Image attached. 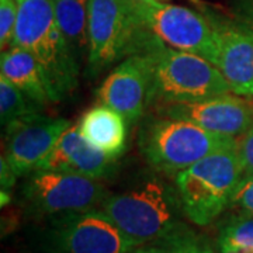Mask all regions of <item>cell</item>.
I'll return each mask as SVG.
<instances>
[{"label": "cell", "mask_w": 253, "mask_h": 253, "mask_svg": "<svg viewBox=\"0 0 253 253\" xmlns=\"http://www.w3.org/2000/svg\"><path fill=\"white\" fill-rule=\"evenodd\" d=\"M162 117L189 121L207 131L239 138L253 126V103L246 97L224 94L189 104L159 106Z\"/></svg>", "instance_id": "obj_13"}, {"label": "cell", "mask_w": 253, "mask_h": 253, "mask_svg": "<svg viewBox=\"0 0 253 253\" xmlns=\"http://www.w3.org/2000/svg\"><path fill=\"white\" fill-rule=\"evenodd\" d=\"M58 26L76 59L89 56V0H54Z\"/></svg>", "instance_id": "obj_17"}, {"label": "cell", "mask_w": 253, "mask_h": 253, "mask_svg": "<svg viewBox=\"0 0 253 253\" xmlns=\"http://www.w3.org/2000/svg\"><path fill=\"white\" fill-rule=\"evenodd\" d=\"M152 72L151 52L126 56L101 83L97 90L100 103L117 111L128 126H134L152 104Z\"/></svg>", "instance_id": "obj_10"}, {"label": "cell", "mask_w": 253, "mask_h": 253, "mask_svg": "<svg viewBox=\"0 0 253 253\" xmlns=\"http://www.w3.org/2000/svg\"><path fill=\"white\" fill-rule=\"evenodd\" d=\"M1 76H4L36 106H44L51 101L48 84L41 66L28 51L20 46H11L1 52Z\"/></svg>", "instance_id": "obj_16"}, {"label": "cell", "mask_w": 253, "mask_h": 253, "mask_svg": "<svg viewBox=\"0 0 253 253\" xmlns=\"http://www.w3.org/2000/svg\"><path fill=\"white\" fill-rule=\"evenodd\" d=\"M146 52L154 61L152 103L189 104L232 93L217 66L200 55L170 48L161 40Z\"/></svg>", "instance_id": "obj_6"}, {"label": "cell", "mask_w": 253, "mask_h": 253, "mask_svg": "<svg viewBox=\"0 0 253 253\" xmlns=\"http://www.w3.org/2000/svg\"><path fill=\"white\" fill-rule=\"evenodd\" d=\"M126 121L104 104L89 109L78 123L83 138L100 152L118 159L126 152Z\"/></svg>", "instance_id": "obj_15"}, {"label": "cell", "mask_w": 253, "mask_h": 253, "mask_svg": "<svg viewBox=\"0 0 253 253\" xmlns=\"http://www.w3.org/2000/svg\"><path fill=\"white\" fill-rule=\"evenodd\" d=\"M158 40L138 18L131 0H89L87 76L96 78L117 61L144 54Z\"/></svg>", "instance_id": "obj_5"}, {"label": "cell", "mask_w": 253, "mask_h": 253, "mask_svg": "<svg viewBox=\"0 0 253 253\" xmlns=\"http://www.w3.org/2000/svg\"><path fill=\"white\" fill-rule=\"evenodd\" d=\"M234 14L236 21L253 33V0H238Z\"/></svg>", "instance_id": "obj_24"}, {"label": "cell", "mask_w": 253, "mask_h": 253, "mask_svg": "<svg viewBox=\"0 0 253 253\" xmlns=\"http://www.w3.org/2000/svg\"><path fill=\"white\" fill-rule=\"evenodd\" d=\"M40 111L38 106L23 94L4 76H0V121L1 126H7L18 118Z\"/></svg>", "instance_id": "obj_19"}, {"label": "cell", "mask_w": 253, "mask_h": 253, "mask_svg": "<svg viewBox=\"0 0 253 253\" xmlns=\"http://www.w3.org/2000/svg\"><path fill=\"white\" fill-rule=\"evenodd\" d=\"M239 154L244 163L245 176L253 174V126L239 136Z\"/></svg>", "instance_id": "obj_23"}, {"label": "cell", "mask_w": 253, "mask_h": 253, "mask_svg": "<svg viewBox=\"0 0 253 253\" xmlns=\"http://www.w3.org/2000/svg\"><path fill=\"white\" fill-rule=\"evenodd\" d=\"M109 190L91 177L68 172L33 170L21 186V199L28 214L55 217L101 207Z\"/></svg>", "instance_id": "obj_7"}, {"label": "cell", "mask_w": 253, "mask_h": 253, "mask_svg": "<svg viewBox=\"0 0 253 253\" xmlns=\"http://www.w3.org/2000/svg\"><path fill=\"white\" fill-rule=\"evenodd\" d=\"M200 9L215 30L217 55L214 65L234 94L253 97V33L235 18L229 20L203 4Z\"/></svg>", "instance_id": "obj_12"}, {"label": "cell", "mask_w": 253, "mask_h": 253, "mask_svg": "<svg viewBox=\"0 0 253 253\" xmlns=\"http://www.w3.org/2000/svg\"><path fill=\"white\" fill-rule=\"evenodd\" d=\"M138 18L156 38L170 48L200 55L214 63L215 30L201 11L158 0H131Z\"/></svg>", "instance_id": "obj_9"}, {"label": "cell", "mask_w": 253, "mask_h": 253, "mask_svg": "<svg viewBox=\"0 0 253 253\" xmlns=\"http://www.w3.org/2000/svg\"><path fill=\"white\" fill-rule=\"evenodd\" d=\"M239 138L207 131L189 121L155 117L139 131V151L159 173L177 174L217 151L238 148Z\"/></svg>", "instance_id": "obj_4"}, {"label": "cell", "mask_w": 253, "mask_h": 253, "mask_svg": "<svg viewBox=\"0 0 253 253\" xmlns=\"http://www.w3.org/2000/svg\"><path fill=\"white\" fill-rule=\"evenodd\" d=\"M117 161L91 146L81 134L78 124L71 126L49 154L38 163V170L68 172L104 180L117 170Z\"/></svg>", "instance_id": "obj_14"}, {"label": "cell", "mask_w": 253, "mask_h": 253, "mask_svg": "<svg viewBox=\"0 0 253 253\" xmlns=\"http://www.w3.org/2000/svg\"><path fill=\"white\" fill-rule=\"evenodd\" d=\"M44 244L49 253H132L136 248L100 208L51 217Z\"/></svg>", "instance_id": "obj_8"}, {"label": "cell", "mask_w": 253, "mask_h": 253, "mask_svg": "<svg viewBox=\"0 0 253 253\" xmlns=\"http://www.w3.org/2000/svg\"><path fill=\"white\" fill-rule=\"evenodd\" d=\"M132 253H170L161 245H141L136 246Z\"/></svg>", "instance_id": "obj_25"}, {"label": "cell", "mask_w": 253, "mask_h": 253, "mask_svg": "<svg viewBox=\"0 0 253 253\" xmlns=\"http://www.w3.org/2000/svg\"><path fill=\"white\" fill-rule=\"evenodd\" d=\"M158 245L170 253H218L203 236L197 235L187 225Z\"/></svg>", "instance_id": "obj_20"}, {"label": "cell", "mask_w": 253, "mask_h": 253, "mask_svg": "<svg viewBox=\"0 0 253 253\" xmlns=\"http://www.w3.org/2000/svg\"><path fill=\"white\" fill-rule=\"evenodd\" d=\"M218 253H253V217L241 214L221 228Z\"/></svg>", "instance_id": "obj_18"}, {"label": "cell", "mask_w": 253, "mask_h": 253, "mask_svg": "<svg viewBox=\"0 0 253 253\" xmlns=\"http://www.w3.org/2000/svg\"><path fill=\"white\" fill-rule=\"evenodd\" d=\"M72 126L65 118L44 116L40 111L13 121L6 128V152L3 156L20 177L36 170L62 134Z\"/></svg>", "instance_id": "obj_11"}, {"label": "cell", "mask_w": 253, "mask_h": 253, "mask_svg": "<svg viewBox=\"0 0 253 253\" xmlns=\"http://www.w3.org/2000/svg\"><path fill=\"white\" fill-rule=\"evenodd\" d=\"M245 169L238 148L208 155L177 173L174 184L184 215L199 226H207L231 206Z\"/></svg>", "instance_id": "obj_3"}, {"label": "cell", "mask_w": 253, "mask_h": 253, "mask_svg": "<svg viewBox=\"0 0 253 253\" xmlns=\"http://www.w3.org/2000/svg\"><path fill=\"white\" fill-rule=\"evenodd\" d=\"M17 14V0H0V48H1V52L9 51L13 46Z\"/></svg>", "instance_id": "obj_21"}, {"label": "cell", "mask_w": 253, "mask_h": 253, "mask_svg": "<svg viewBox=\"0 0 253 253\" xmlns=\"http://www.w3.org/2000/svg\"><path fill=\"white\" fill-rule=\"evenodd\" d=\"M100 210L136 246L161 244L186 226L179 191L159 176H146L124 191L110 193Z\"/></svg>", "instance_id": "obj_1"}, {"label": "cell", "mask_w": 253, "mask_h": 253, "mask_svg": "<svg viewBox=\"0 0 253 253\" xmlns=\"http://www.w3.org/2000/svg\"><path fill=\"white\" fill-rule=\"evenodd\" d=\"M229 207L236 208L241 211V214L253 217V174L244 176L231 200Z\"/></svg>", "instance_id": "obj_22"}, {"label": "cell", "mask_w": 253, "mask_h": 253, "mask_svg": "<svg viewBox=\"0 0 253 253\" xmlns=\"http://www.w3.org/2000/svg\"><path fill=\"white\" fill-rule=\"evenodd\" d=\"M13 46L28 51L45 76L51 101H61L78 87L81 63L68 45L55 16L54 0H17Z\"/></svg>", "instance_id": "obj_2"}]
</instances>
